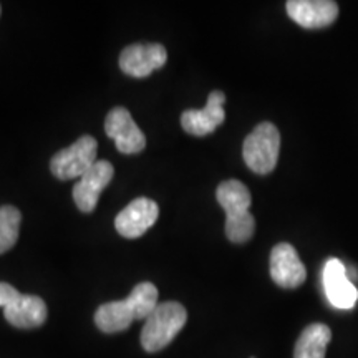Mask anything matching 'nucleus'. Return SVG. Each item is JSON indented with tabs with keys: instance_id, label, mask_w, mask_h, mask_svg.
I'll use <instances>...</instances> for the list:
<instances>
[{
	"instance_id": "8",
	"label": "nucleus",
	"mask_w": 358,
	"mask_h": 358,
	"mask_svg": "<svg viewBox=\"0 0 358 358\" xmlns=\"http://www.w3.org/2000/svg\"><path fill=\"white\" fill-rule=\"evenodd\" d=\"M168 62V52L159 43H134L124 48L120 55V69L134 78L150 77L163 69Z\"/></svg>"
},
{
	"instance_id": "6",
	"label": "nucleus",
	"mask_w": 358,
	"mask_h": 358,
	"mask_svg": "<svg viewBox=\"0 0 358 358\" xmlns=\"http://www.w3.org/2000/svg\"><path fill=\"white\" fill-rule=\"evenodd\" d=\"M98 143L93 136H80L73 145L60 150L50 161V171L57 179H80L96 163Z\"/></svg>"
},
{
	"instance_id": "11",
	"label": "nucleus",
	"mask_w": 358,
	"mask_h": 358,
	"mask_svg": "<svg viewBox=\"0 0 358 358\" xmlns=\"http://www.w3.org/2000/svg\"><path fill=\"white\" fill-rule=\"evenodd\" d=\"M224 103H226V95L221 90H214L211 95L208 96V103L203 110H186L181 115V127L186 133L192 136H208L216 131L217 127H221L226 120L224 113Z\"/></svg>"
},
{
	"instance_id": "1",
	"label": "nucleus",
	"mask_w": 358,
	"mask_h": 358,
	"mask_svg": "<svg viewBox=\"0 0 358 358\" xmlns=\"http://www.w3.org/2000/svg\"><path fill=\"white\" fill-rule=\"evenodd\" d=\"M158 307V289L151 282L134 285L124 301L106 302L96 308L95 324L101 332L118 334L127 330L134 320H146Z\"/></svg>"
},
{
	"instance_id": "5",
	"label": "nucleus",
	"mask_w": 358,
	"mask_h": 358,
	"mask_svg": "<svg viewBox=\"0 0 358 358\" xmlns=\"http://www.w3.org/2000/svg\"><path fill=\"white\" fill-rule=\"evenodd\" d=\"M280 133L272 123H261L248 134L243 145L244 163L256 174H268L274 171L279 161Z\"/></svg>"
},
{
	"instance_id": "14",
	"label": "nucleus",
	"mask_w": 358,
	"mask_h": 358,
	"mask_svg": "<svg viewBox=\"0 0 358 358\" xmlns=\"http://www.w3.org/2000/svg\"><path fill=\"white\" fill-rule=\"evenodd\" d=\"M287 13L295 24L303 29H324L338 17V6L334 0H289Z\"/></svg>"
},
{
	"instance_id": "2",
	"label": "nucleus",
	"mask_w": 358,
	"mask_h": 358,
	"mask_svg": "<svg viewBox=\"0 0 358 358\" xmlns=\"http://www.w3.org/2000/svg\"><path fill=\"white\" fill-rule=\"evenodd\" d=\"M216 199L226 211L227 239L234 244H244L252 239L256 219L249 211L252 198L248 186L237 179H227L217 186Z\"/></svg>"
},
{
	"instance_id": "16",
	"label": "nucleus",
	"mask_w": 358,
	"mask_h": 358,
	"mask_svg": "<svg viewBox=\"0 0 358 358\" xmlns=\"http://www.w3.org/2000/svg\"><path fill=\"white\" fill-rule=\"evenodd\" d=\"M22 213L10 204L0 206V254L10 250L19 239Z\"/></svg>"
},
{
	"instance_id": "3",
	"label": "nucleus",
	"mask_w": 358,
	"mask_h": 358,
	"mask_svg": "<svg viewBox=\"0 0 358 358\" xmlns=\"http://www.w3.org/2000/svg\"><path fill=\"white\" fill-rule=\"evenodd\" d=\"M187 322V312L179 302H163L151 312L141 330V345L148 353L163 350L181 332Z\"/></svg>"
},
{
	"instance_id": "13",
	"label": "nucleus",
	"mask_w": 358,
	"mask_h": 358,
	"mask_svg": "<svg viewBox=\"0 0 358 358\" xmlns=\"http://www.w3.org/2000/svg\"><path fill=\"white\" fill-rule=\"evenodd\" d=\"M159 216V208L153 199L138 198L129 203L115 219V227L123 237L136 239L153 227Z\"/></svg>"
},
{
	"instance_id": "12",
	"label": "nucleus",
	"mask_w": 358,
	"mask_h": 358,
	"mask_svg": "<svg viewBox=\"0 0 358 358\" xmlns=\"http://www.w3.org/2000/svg\"><path fill=\"white\" fill-rule=\"evenodd\" d=\"M271 277L282 289H297L307 279V268L294 245L277 244L271 252Z\"/></svg>"
},
{
	"instance_id": "15",
	"label": "nucleus",
	"mask_w": 358,
	"mask_h": 358,
	"mask_svg": "<svg viewBox=\"0 0 358 358\" xmlns=\"http://www.w3.org/2000/svg\"><path fill=\"white\" fill-rule=\"evenodd\" d=\"M332 330L325 324H310L303 329L294 348V358H325Z\"/></svg>"
},
{
	"instance_id": "9",
	"label": "nucleus",
	"mask_w": 358,
	"mask_h": 358,
	"mask_svg": "<svg viewBox=\"0 0 358 358\" xmlns=\"http://www.w3.org/2000/svg\"><path fill=\"white\" fill-rule=\"evenodd\" d=\"M115 176V168L110 161L100 159L78 179L73 187V201L82 213L95 211L101 191Z\"/></svg>"
},
{
	"instance_id": "4",
	"label": "nucleus",
	"mask_w": 358,
	"mask_h": 358,
	"mask_svg": "<svg viewBox=\"0 0 358 358\" xmlns=\"http://www.w3.org/2000/svg\"><path fill=\"white\" fill-rule=\"evenodd\" d=\"M0 307L8 324L17 329H37L47 320V303L38 295L20 294L7 282H0Z\"/></svg>"
},
{
	"instance_id": "10",
	"label": "nucleus",
	"mask_w": 358,
	"mask_h": 358,
	"mask_svg": "<svg viewBox=\"0 0 358 358\" xmlns=\"http://www.w3.org/2000/svg\"><path fill=\"white\" fill-rule=\"evenodd\" d=\"M324 289L327 299L335 308L340 310H350L358 301V289L353 285L352 279H348L345 264L338 259L330 257L324 266Z\"/></svg>"
},
{
	"instance_id": "7",
	"label": "nucleus",
	"mask_w": 358,
	"mask_h": 358,
	"mask_svg": "<svg viewBox=\"0 0 358 358\" xmlns=\"http://www.w3.org/2000/svg\"><path fill=\"white\" fill-rule=\"evenodd\" d=\"M105 131L115 141L120 153L136 155L146 146V136L134 123L131 113L123 106H116L105 120Z\"/></svg>"
}]
</instances>
